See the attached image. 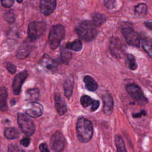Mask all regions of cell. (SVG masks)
<instances>
[{
  "label": "cell",
  "instance_id": "e575fe53",
  "mask_svg": "<svg viewBox=\"0 0 152 152\" xmlns=\"http://www.w3.org/2000/svg\"><path fill=\"white\" fill-rule=\"evenodd\" d=\"M39 150L41 152H50L48 145L45 142H42L39 145Z\"/></svg>",
  "mask_w": 152,
  "mask_h": 152
},
{
  "label": "cell",
  "instance_id": "ba28073f",
  "mask_svg": "<svg viewBox=\"0 0 152 152\" xmlns=\"http://www.w3.org/2000/svg\"><path fill=\"white\" fill-rule=\"evenodd\" d=\"M65 144V140L61 132L56 131L52 135L50 140V147L53 152H61Z\"/></svg>",
  "mask_w": 152,
  "mask_h": 152
},
{
  "label": "cell",
  "instance_id": "7c38bea8",
  "mask_svg": "<svg viewBox=\"0 0 152 152\" xmlns=\"http://www.w3.org/2000/svg\"><path fill=\"white\" fill-rule=\"evenodd\" d=\"M56 0H40V10L45 15H49L55 10Z\"/></svg>",
  "mask_w": 152,
  "mask_h": 152
},
{
  "label": "cell",
  "instance_id": "277c9868",
  "mask_svg": "<svg viewBox=\"0 0 152 152\" xmlns=\"http://www.w3.org/2000/svg\"><path fill=\"white\" fill-rule=\"evenodd\" d=\"M17 123L21 131L27 136L30 137L35 132V125L33 121L22 113H18Z\"/></svg>",
  "mask_w": 152,
  "mask_h": 152
},
{
  "label": "cell",
  "instance_id": "5b68a950",
  "mask_svg": "<svg viewBox=\"0 0 152 152\" xmlns=\"http://www.w3.org/2000/svg\"><path fill=\"white\" fill-rule=\"evenodd\" d=\"M126 90L128 94L140 105H144L148 103V100L144 96L141 88L134 83L126 85Z\"/></svg>",
  "mask_w": 152,
  "mask_h": 152
},
{
  "label": "cell",
  "instance_id": "ac0fdd59",
  "mask_svg": "<svg viewBox=\"0 0 152 152\" xmlns=\"http://www.w3.org/2000/svg\"><path fill=\"white\" fill-rule=\"evenodd\" d=\"M8 93L5 87H0V110L5 112L8 110Z\"/></svg>",
  "mask_w": 152,
  "mask_h": 152
},
{
  "label": "cell",
  "instance_id": "484cf974",
  "mask_svg": "<svg viewBox=\"0 0 152 152\" xmlns=\"http://www.w3.org/2000/svg\"><path fill=\"white\" fill-rule=\"evenodd\" d=\"M71 58L72 53L68 50V49L66 48L61 49V58L64 63L67 64L70 61Z\"/></svg>",
  "mask_w": 152,
  "mask_h": 152
},
{
  "label": "cell",
  "instance_id": "8fae6325",
  "mask_svg": "<svg viewBox=\"0 0 152 152\" xmlns=\"http://www.w3.org/2000/svg\"><path fill=\"white\" fill-rule=\"evenodd\" d=\"M43 106L36 102H30L27 105L25 110L26 115L31 118H38L43 113Z\"/></svg>",
  "mask_w": 152,
  "mask_h": 152
},
{
  "label": "cell",
  "instance_id": "d590c367",
  "mask_svg": "<svg viewBox=\"0 0 152 152\" xmlns=\"http://www.w3.org/2000/svg\"><path fill=\"white\" fill-rule=\"evenodd\" d=\"M30 140L29 138L28 137H26V138H24L23 139L21 140L20 141V144L21 145H22L24 147H28L30 144Z\"/></svg>",
  "mask_w": 152,
  "mask_h": 152
},
{
  "label": "cell",
  "instance_id": "ffe728a7",
  "mask_svg": "<svg viewBox=\"0 0 152 152\" xmlns=\"http://www.w3.org/2000/svg\"><path fill=\"white\" fill-rule=\"evenodd\" d=\"M40 91L37 88L28 89L26 91V99L30 102H36L39 97Z\"/></svg>",
  "mask_w": 152,
  "mask_h": 152
},
{
  "label": "cell",
  "instance_id": "52a82bcc",
  "mask_svg": "<svg viewBox=\"0 0 152 152\" xmlns=\"http://www.w3.org/2000/svg\"><path fill=\"white\" fill-rule=\"evenodd\" d=\"M122 34L126 42L131 46L139 47L140 37L139 34L131 27H124L122 29Z\"/></svg>",
  "mask_w": 152,
  "mask_h": 152
},
{
  "label": "cell",
  "instance_id": "44dd1931",
  "mask_svg": "<svg viewBox=\"0 0 152 152\" xmlns=\"http://www.w3.org/2000/svg\"><path fill=\"white\" fill-rule=\"evenodd\" d=\"M4 136L8 140H13L18 137L19 132L15 128L9 127L5 129Z\"/></svg>",
  "mask_w": 152,
  "mask_h": 152
},
{
  "label": "cell",
  "instance_id": "74e56055",
  "mask_svg": "<svg viewBox=\"0 0 152 152\" xmlns=\"http://www.w3.org/2000/svg\"><path fill=\"white\" fill-rule=\"evenodd\" d=\"M145 26H147V27H148V28H150V29H151V22H149V23H145Z\"/></svg>",
  "mask_w": 152,
  "mask_h": 152
},
{
  "label": "cell",
  "instance_id": "9c48e42d",
  "mask_svg": "<svg viewBox=\"0 0 152 152\" xmlns=\"http://www.w3.org/2000/svg\"><path fill=\"white\" fill-rule=\"evenodd\" d=\"M27 76L28 73L26 70L19 72L15 76L12 85L13 93L15 95H18L20 93L22 86Z\"/></svg>",
  "mask_w": 152,
  "mask_h": 152
},
{
  "label": "cell",
  "instance_id": "836d02e7",
  "mask_svg": "<svg viewBox=\"0 0 152 152\" xmlns=\"http://www.w3.org/2000/svg\"><path fill=\"white\" fill-rule=\"evenodd\" d=\"M2 5L5 8H10L14 4V0H1Z\"/></svg>",
  "mask_w": 152,
  "mask_h": 152
},
{
  "label": "cell",
  "instance_id": "4fadbf2b",
  "mask_svg": "<svg viewBox=\"0 0 152 152\" xmlns=\"http://www.w3.org/2000/svg\"><path fill=\"white\" fill-rule=\"evenodd\" d=\"M54 101L55 109L59 115H64L67 111V107L64 98L59 93L54 94Z\"/></svg>",
  "mask_w": 152,
  "mask_h": 152
},
{
  "label": "cell",
  "instance_id": "8d00e7d4",
  "mask_svg": "<svg viewBox=\"0 0 152 152\" xmlns=\"http://www.w3.org/2000/svg\"><path fill=\"white\" fill-rule=\"evenodd\" d=\"M145 114H146L144 110H142V111H141L140 113H137L132 114V117L133 118H139L142 115H145Z\"/></svg>",
  "mask_w": 152,
  "mask_h": 152
},
{
  "label": "cell",
  "instance_id": "d6986e66",
  "mask_svg": "<svg viewBox=\"0 0 152 152\" xmlns=\"http://www.w3.org/2000/svg\"><path fill=\"white\" fill-rule=\"evenodd\" d=\"M84 83L87 90L91 91H96L98 88L97 82L90 75H86L84 77Z\"/></svg>",
  "mask_w": 152,
  "mask_h": 152
},
{
  "label": "cell",
  "instance_id": "f1b7e54d",
  "mask_svg": "<svg viewBox=\"0 0 152 152\" xmlns=\"http://www.w3.org/2000/svg\"><path fill=\"white\" fill-rule=\"evenodd\" d=\"M142 47L144 50L148 53L150 57L152 56V46L151 41L150 39H144L142 42Z\"/></svg>",
  "mask_w": 152,
  "mask_h": 152
},
{
  "label": "cell",
  "instance_id": "603a6c76",
  "mask_svg": "<svg viewBox=\"0 0 152 152\" xmlns=\"http://www.w3.org/2000/svg\"><path fill=\"white\" fill-rule=\"evenodd\" d=\"M106 21L105 17L100 13H94L92 17V22L97 27L102 25Z\"/></svg>",
  "mask_w": 152,
  "mask_h": 152
},
{
  "label": "cell",
  "instance_id": "83f0119b",
  "mask_svg": "<svg viewBox=\"0 0 152 152\" xmlns=\"http://www.w3.org/2000/svg\"><path fill=\"white\" fill-rule=\"evenodd\" d=\"M126 62L128 68L131 70H135L137 68V64L135 57L131 55L128 54L126 55Z\"/></svg>",
  "mask_w": 152,
  "mask_h": 152
},
{
  "label": "cell",
  "instance_id": "2e32d148",
  "mask_svg": "<svg viewBox=\"0 0 152 152\" xmlns=\"http://www.w3.org/2000/svg\"><path fill=\"white\" fill-rule=\"evenodd\" d=\"M103 110L106 115H110L113 108V100L110 94H105L103 97Z\"/></svg>",
  "mask_w": 152,
  "mask_h": 152
},
{
  "label": "cell",
  "instance_id": "d4e9b609",
  "mask_svg": "<svg viewBox=\"0 0 152 152\" xmlns=\"http://www.w3.org/2000/svg\"><path fill=\"white\" fill-rule=\"evenodd\" d=\"M29 53L28 47L25 45H22L18 49L17 52V57L18 59H23L26 58Z\"/></svg>",
  "mask_w": 152,
  "mask_h": 152
},
{
  "label": "cell",
  "instance_id": "30bf717a",
  "mask_svg": "<svg viewBox=\"0 0 152 152\" xmlns=\"http://www.w3.org/2000/svg\"><path fill=\"white\" fill-rule=\"evenodd\" d=\"M109 49L112 54L116 58H121L124 52V46L118 37L111 38L109 43Z\"/></svg>",
  "mask_w": 152,
  "mask_h": 152
},
{
  "label": "cell",
  "instance_id": "d6a6232c",
  "mask_svg": "<svg viewBox=\"0 0 152 152\" xmlns=\"http://www.w3.org/2000/svg\"><path fill=\"white\" fill-rule=\"evenodd\" d=\"M104 5L108 9H113L116 5L115 0H104Z\"/></svg>",
  "mask_w": 152,
  "mask_h": 152
},
{
  "label": "cell",
  "instance_id": "e0dca14e",
  "mask_svg": "<svg viewBox=\"0 0 152 152\" xmlns=\"http://www.w3.org/2000/svg\"><path fill=\"white\" fill-rule=\"evenodd\" d=\"M74 84V78L72 76H68L65 80L64 83V94L66 97L69 99L73 92Z\"/></svg>",
  "mask_w": 152,
  "mask_h": 152
},
{
  "label": "cell",
  "instance_id": "f546056e",
  "mask_svg": "<svg viewBox=\"0 0 152 152\" xmlns=\"http://www.w3.org/2000/svg\"><path fill=\"white\" fill-rule=\"evenodd\" d=\"M5 68L7 69V70L11 74H15V72H16V66L15 65H14L13 64L11 63V62H6L5 65Z\"/></svg>",
  "mask_w": 152,
  "mask_h": 152
},
{
  "label": "cell",
  "instance_id": "1f68e13d",
  "mask_svg": "<svg viewBox=\"0 0 152 152\" xmlns=\"http://www.w3.org/2000/svg\"><path fill=\"white\" fill-rule=\"evenodd\" d=\"M5 19L8 23H12L15 20V15L11 11H8L5 14Z\"/></svg>",
  "mask_w": 152,
  "mask_h": 152
},
{
  "label": "cell",
  "instance_id": "3957f363",
  "mask_svg": "<svg viewBox=\"0 0 152 152\" xmlns=\"http://www.w3.org/2000/svg\"><path fill=\"white\" fill-rule=\"evenodd\" d=\"M65 34V28L61 24L53 26L50 31L48 42L51 49H55L59 46Z\"/></svg>",
  "mask_w": 152,
  "mask_h": 152
},
{
  "label": "cell",
  "instance_id": "f35d334b",
  "mask_svg": "<svg viewBox=\"0 0 152 152\" xmlns=\"http://www.w3.org/2000/svg\"><path fill=\"white\" fill-rule=\"evenodd\" d=\"M17 1L18 2V3H21L23 0H17Z\"/></svg>",
  "mask_w": 152,
  "mask_h": 152
},
{
  "label": "cell",
  "instance_id": "5bb4252c",
  "mask_svg": "<svg viewBox=\"0 0 152 152\" xmlns=\"http://www.w3.org/2000/svg\"><path fill=\"white\" fill-rule=\"evenodd\" d=\"M80 103L84 107L91 106V111H96L99 107L100 102L97 100L93 99L88 95H84L80 99Z\"/></svg>",
  "mask_w": 152,
  "mask_h": 152
},
{
  "label": "cell",
  "instance_id": "4dcf8cb0",
  "mask_svg": "<svg viewBox=\"0 0 152 152\" xmlns=\"http://www.w3.org/2000/svg\"><path fill=\"white\" fill-rule=\"evenodd\" d=\"M8 152H24L18 146L13 144H11L8 145Z\"/></svg>",
  "mask_w": 152,
  "mask_h": 152
},
{
  "label": "cell",
  "instance_id": "4316f807",
  "mask_svg": "<svg viewBox=\"0 0 152 152\" xmlns=\"http://www.w3.org/2000/svg\"><path fill=\"white\" fill-rule=\"evenodd\" d=\"M147 6L144 3L137 4L134 8L135 12L139 15H144L147 12Z\"/></svg>",
  "mask_w": 152,
  "mask_h": 152
},
{
  "label": "cell",
  "instance_id": "6da1fadb",
  "mask_svg": "<svg viewBox=\"0 0 152 152\" xmlns=\"http://www.w3.org/2000/svg\"><path fill=\"white\" fill-rule=\"evenodd\" d=\"M77 138L81 142L90 141L93 135V125L88 119L81 116L78 118L76 125Z\"/></svg>",
  "mask_w": 152,
  "mask_h": 152
},
{
  "label": "cell",
  "instance_id": "cb8c5ba5",
  "mask_svg": "<svg viewBox=\"0 0 152 152\" xmlns=\"http://www.w3.org/2000/svg\"><path fill=\"white\" fill-rule=\"evenodd\" d=\"M82 43L80 40H75L72 42L66 44V48L74 51H80L82 49Z\"/></svg>",
  "mask_w": 152,
  "mask_h": 152
},
{
  "label": "cell",
  "instance_id": "8992f818",
  "mask_svg": "<svg viewBox=\"0 0 152 152\" xmlns=\"http://www.w3.org/2000/svg\"><path fill=\"white\" fill-rule=\"evenodd\" d=\"M46 30V24L43 21H33L31 22L28 26V37L34 40L40 37Z\"/></svg>",
  "mask_w": 152,
  "mask_h": 152
},
{
  "label": "cell",
  "instance_id": "7402d4cb",
  "mask_svg": "<svg viewBox=\"0 0 152 152\" xmlns=\"http://www.w3.org/2000/svg\"><path fill=\"white\" fill-rule=\"evenodd\" d=\"M115 142L118 152H128L125 147L124 141L121 135H116L115 136Z\"/></svg>",
  "mask_w": 152,
  "mask_h": 152
},
{
  "label": "cell",
  "instance_id": "7a4b0ae2",
  "mask_svg": "<svg viewBox=\"0 0 152 152\" xmlns=\"http://www.w3.org/2000/svg\"><path fill=\"white\" fill-rule=\"evenodd\" d=\"M92 21H83L76 28L78 36L83 40L90 42L93 40L97 36L98 31Z\"/></svg>",
  "mask_w": 152,
  "mask_h": 152
},
{
  "label": "cell",
  "instance_id": "9a60e30c",
  "mask_svg": "<svg viewBox=\"0 0 152 152\" xmlns=\"http://www.w3.org/2000/svg\"><path fill=\"white\" fill-rule=\"evenodd\" d=\"M40 64L42 66L45 67L46 69L52 72H54L57 69V65L56 62L53 59L50 58V56L48 55H45L42 57L40 61Z\"/></svg>",
  "mask_w": 152,
  "mask_h": 152
}]
</instances>
